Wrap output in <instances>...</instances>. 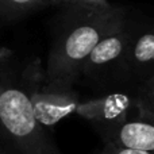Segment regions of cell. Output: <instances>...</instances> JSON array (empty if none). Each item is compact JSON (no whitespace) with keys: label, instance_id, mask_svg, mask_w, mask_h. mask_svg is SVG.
Masks as SVG:
<instances>
[{"label":"cell","instance_id":"obj_1","mask_svg":"<svg viewBox=\"0 0 154 154\" xmlns=\"http://www.w3.org/2000/svg\"><path fill=\"white\" fill-rule=\"evenodd\" d=\"M125 7H118L108 14H69L73 22L58 34L49 51L46 76L50 82L75 87L81 68L95 46L126 15Z\"/></svg>","mask_w":154,"mask_h":154},{"label":"cell","instance_id":"obj_2","mask_svg":"<svg viewBox=\"0 0 154 154\" xmlns=\"http://www.w3.org/2000/svg\"><path fill=\"white\" fill-rule=\"evenodd\" d=\"M37 119L22 85H3L0 93V135L19 154H62Z\"/></svg>","mask_w":154,"mask_h":154},{"label":"cell","instance_id":"obj_3","mask_svg":"<svg viewBox=\"0 0 154 154\" xmlns=\"http://www.w3.org/2000/svg\"><path fill=\"white\" fill-rule=\"evenodd\" d=\"M22 85L29 93L34 114L45 128H53L64 118L76 114L81 101L75 87H64L50 82L46 68L39 58H35L24 68Z\"/></svg>","mask_w":154,"mask_h":154},{"label":"cell","instance_id":"obj_4","mask_svg":"<svg viewBox=\"0 0 154 154\" xmlns=\"http://www.w3.org/2000/svg\"><path fill=\"white\" fill-rule=\"evenodd\" d=\"M135 20L128 14L95 46L92 53L81 68L80 79L87 77L92 80H106L111 77L120 84V68L133 37Z\"/></svg>","mask_w":154,"mask_h":154},{"label":"cell","instance_id":"obj_5","mask_svg":"<svg viewBox=\"0 0 154 154\" xmlns=\"http://www.w3.org/2000/svg\"><path fill=\"white\" fill-rule=\"evenodd\" d=\"M138 87L127 91L107 93L100 97L81 100L77 106L76 115L92 125L95 131L101 135L106 131L122 125L135 111Z\"/></svg>","mask_w":154,"mask_h":154},{"label":"cell","instance_id":"obj_6","mask_svg":"<svg viewBox=\"0 0 154 154\" xmlns=\"http://www.w3.org/2000/svg\"><path fill=\"white\" fill-rule=\"evenodd\" d=\"M103 143L154 153V100L137 96L135 115L100 135Z\"/></svg>","mask_w":154,"mask_h":154},{"label":"cell","instance_id":"obj_7","mask_svg":"<svg viewBox=\"0 0 154 154\" xmlns=\"http://www.w3.org/2000/svg\"><path fill=\"white\" fill-rule=\"evenodd\" d=\"M153 76L154 20L137 22L120 68V84L139 87Z\"/></svg>","mask_w":154,"mask_h":154},{"label":"cell","instance_id":"obj_8","mask_svg":"<svg viewBox=\"0 0 154 154\" xmlns=\"http://www.w3.org/2000/svg\"><path fill=\"white\" fill-rule=\"evenodd\" d=\"M46 7L48 0H0V26L19 22Z\"/></svg>","mask_w":154,"mask_h":154},{"label":"cell","instance_id":"obj_9","mask_svg":"<svg viewBox=\"0 0 154 154\" xmlns=\"http://www.w3.org/2000/svg\"><path fill=\"white\" fill-rule=\"evenodd\" d=\"M49 7H58L68 14H108L119 5H114L109 0H48Z\"/></svg>","mask_w":154,"mask_h":154},{"label":"cell","instance_id":"obj_10","mask_svg":"<svg viewBox=\"0 0 154 154\" xmlns=\"http://www.w3.org/2000/svg\"><path fill=\"white\" fill-rule=\"evenodd\" d=\"M92 154H154L153 152H143V150H135V149H127V147L116 146L112 143H104L101 149Z\"/></svg>","mask_w":154,"mask_h":154},{"label":"cell","instance_id":"obj_11","mask_svg":"<svg viewBox=\"0 0 154 154\" xmlns=\"http://www.w3.org/2000/svg\"><path fill=\"white\" fill-rule=\"evenodd\" d=\"M138 95L143 96L146 99H150V100H154V76L150 80H147L146 82H143L142 85H139Z\"/></svg>","mask_w":154,"mask_h":154},{"label":"cell","instance_id":"obj_12","mask_svg":"<svg viewBox=\"0 0 154 154\" xmlns=\"http://www.w3.org/2000/svg\"><path fill=\"white\" fill-rule=\"evenodd\" d=\"M0 154H19L16 153L12 147L10 146H4V145H0Z\"/></svg>","mask_w":154,"mask_h":154},{"label":"cell","instance_id":"obj_13","mask_svg":"<svg viewBox=\"0 0 154 154\" xmlns=\"http://www.w3.org/2000/svg\"><path fill=\"white\" fill-rule=\"evenodd\" d=\"M2 89H3V84H0V93H2Z\"/></svg>","mask_w":154,"mask_h":154}]
</instances>
